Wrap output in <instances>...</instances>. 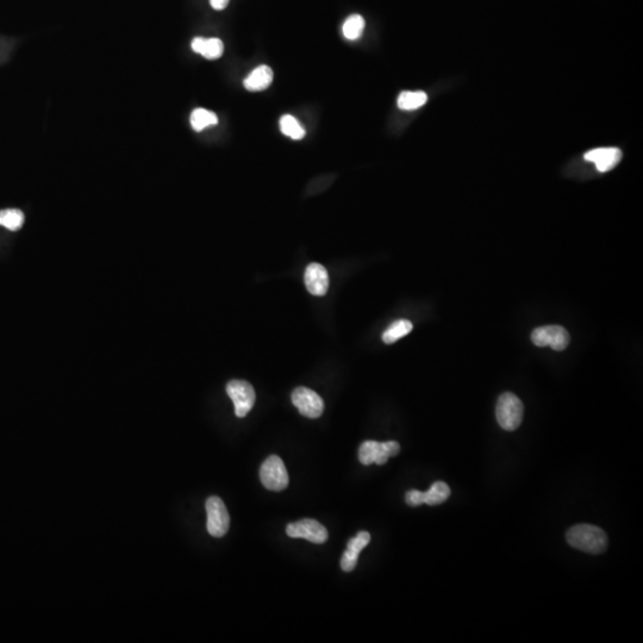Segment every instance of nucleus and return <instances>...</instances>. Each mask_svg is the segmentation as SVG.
I'll list each match as a JSON object with an SVG mask.
<instances>
[{
  "instance_id": "4468645a",
  "label": "nucleus",
  "mask_w": 643,
  "mask_h": 643,
  "mask_svg": "<svg viewBox=\"0 0 643 643\" xmlns=\"http://www.w3.org/2000/svg\"><path fill=\"white\" fill-rule=\"evenodd\" d=\"M451 496V488L444 481H437L433 483L427 492H423V504L428 506H439L446 502Z\"/></svg>"
},
{
  "instance_id": "0eeeda50",
  "label": "nucleus",
  "mask_w": 643,
  "mask_h": 643,
  "mask_svg": "<svg viewBox=\"0 0 643 643\" xmlns=\"http://www.w3.org/2000/svg\"><path fill=\"white\" fill-rule=\"evenodd\" d=\"M531 341L538 347H550L561 352L570 345V334L561 325H545L531 333Z\"/></svg>"
},
{
  "instance_id": "dca6fc26",
  "label": "nucleus",
  "mask_w": 643,
  "mask_h": 643,
  "mask_svg": "<svg viewBox=\"0 0 643 643\" xmlns=\"http://www.w3.org/2000/svg\"><path fill=\"white\" fill-rule=\"evenodd\" d=\"M428 102V95L423 91L410 92L404 91L398 97V108L405 111L419 109Z\"/></svg>"
},
{
  "instance_id": "a211bd4d",
  "label": "nucleus",
  "mask_w": 643,
  "mask_h": 643,
  "mask_svg": "<svg viewBox=\"0 0 643 643\" xmlns=\"http://www.w3.org/2000/svg\"><path fill=\"white\" fill-rule=\"evenodd\" d=\"M189 120H191V125L196 131H202L205 127L219 124L217 115L207 109L193 110Z\"/></svg>"
},
{
  "instance_id": "9b49d317",
  "label": "nucleus",
  "mask_w": 643,
  "mask_h": 643,
  "mask_svg": "<svg viewBox=\"0 0 643 643\" xmlns=\"http://www.w3.org/2000/svg\"><path fill=\"white\" fill-rule=\"evenodd\" d=\"M585 160L596 164L600 172H609L616 167L622 159V152L618 148H597L585 154Z\"/></svg>"
},
{
  "instance_id": "f8f14e48",
  "label": "nucleus",
  "mask_w": 643,
  "mask_h": 643,
  "mask_svg": "<svg viewBox=\"0 0 643 643\" xmlns=\"http://www.w3.org/2000/svg\"><path fill=\"white\" fill-rule=\"evenodd\" d=\"M273 70L266 65L258 66L244 81V86L249 92L265 91L272 85Z\"/></svg>"
},
{
  "instance_id": "f03ea898",
  "label": "nucleus",
  "mask_w": 643,
  "mask_h": 643,
  "mask_svg": "<svg viewBox=\"0 0 643 643\" xmlns=\"http://www.w3.org/2000/svg\"><path fill=\"white\" fill-rule=\"evenodd\" d=\"M524 407L520 398L511 392L503 393L498 399L496 416L499 425L506 432H513L523 419Z\"/></svg>"
},
{
  "instance_id": "423d86ee",
  "label": "nucleus",
  "mask_w": 643,
  "mask_h": 643,
  "mask_svg": "<svg viewBox=\"0 0 643 643\" xmlns=\"http://www.w3.org/2000/svg\"><path fill=\"white\" fill-rule=\"evenodd\" d=\"M226 393L233 400L237 417H246L256 400L254 387L244 380H231L226 385Z\"/></svg>"
},
{
  "instance_id": "aec40b11",
  "label": "nucleus",
  "mask_w": 643,
  "mask_h": 643,
  "mask_svg": "<svg viewBox=\"0 0 643 643\" xmlns=\"http://www.w3.org/2000/svg\"><path fill=\"white\" fill-rule=\"evenodd\" d=\"M24 224V214L19 209H6L0 211V226L11 231H17Z\"/></svg>"
},
{
  "instance_id": "20e7f679",
  "label": "nucleus",
  "mask_w": 643,
  "mask_h": 643,
  "mask_svg": "<svg viewBox=\"0 0 643 643\" xmlns=\"http://www.w3.org/2000/svg\"><path fill=\"white\" fill-rule=\"evenodd\" d=\"M260 480L262 485L269 491L279 492L288 486V469L283 465V460L276 456V455H271L260 469Z\"/></svg>"
},
{
  "instance_id": "7ed1b4c3",
  "label": "nucleus",
  "mask_w": 643,
  "mask_h": 643,
  "mask_svg": "<svg viewBox=\"0 0 643 643\" xmlns=\"http://www.w3.org/2000/svg\"><path fill=\"white\" fill-rule=\"evenodd\" d=\"M400 446L396 441L377 442L365 441L359 448V460L361 464L368 466L372 464L384 465L390 458L399 454Z\"/></svg>"
},
{
  "instance_id": "f3484780",
  "label": "nucleus",
  "mask_w": 643,
  "mask_h": 643,
  "mask_svg": "<svg viewBox=\"0 0 643 643\" xmlns=\"http://www.w3.org/2000/svg\"><path fill=\"white\" fill-rule=\"evenodd\" d=\"M365 30V19L360 15L349 16L342 26L343 36L349 41L359 40Z\"/></svg>"
},
{
  "instance_id": "393cba45",
  "label": "nucleus",
  "mask_w": 643,
  "mask_h": 643,
  "mask_svg": "<svg viewBox=\"0 0 643 643\" xmlns=\"http://www.w3.org/2000/svg\"><path fill=\"white\" fill-rule=\"evenodd\" d=\"M229 1L230 0H210V4L214 10L221 11V10H224L228 6Z\"/></svg>"
},
{
  "instance_id": "ddd939ff",
  "label": "nucleus",
  "mask_w": 643,
  "mask_h": 643,
  "mask_svg": "<svg viewBox=\"0 0 643 643\" xmlns=\"http://www.w3.org/2000/svg\"><path fill=\"white\" fill-rule=\"evenodd\" d=\"M193 51L198 54L203 55L207 60H217L221 58L224 51V44L219 38H204L196 37L191 43Z\"/></svg>"
},
{
  "instance_id": "6ab92c4d",
  "label": "nucleus",
  "mask_w": 643,
  "mask_h": 643,
  "mask_svg": "<svg viewBox=\"0 0 643 643\" xmlns=\"http://www.w3.org/2000/svg\"><path fill=\"white\" fill-rule=\"evenodd\" d=\"M279 125L281 132L288 136V137H291L292 140L298 141V140H302L305 136V129L300 125L298 120H296L293 116L283 115L280 118Z\"/></svg>"
},
{
  "instance_id": "39448f33",
  "label": "nucleus",
  "mask_w": 643,
  "mask_h": 643,
  "mask_svg": "<svg viewBox=\"0 0 643 643\" xmlns=\"http://www.w3.org/2000/svg\"><path fill=\"white\" fill-rule=\"evenodd\" d=\"M207 513V531L214 538H223L230 527V516L226 506L219 497H210L205 504Z\"/></svg>"
},
{
  "instance_id": "b1692460",
  "label": "nucleus",
  "mask_w": 643,
  "mask_h": 643,
  "mask_svg": "<svg viewBox=\"0 0 643 643\" xmlns=\"http://www.w3.org/2000/svg\"><path fill=\"white\" fill-rule=\"evenodd\" d=\"M422 494H423V492H421V491H409V492H407V496H405V502L407 503V506H422V504H423V497H422Z\"/></svg>"
},
{
  "instance_id": "2eb2a0df",
  "label": "nucleus",
  "mask_w": 643,
  "mask_h": 643,
  "mask_svg": "<svg viewBox=\"0 0 643 643\" xmlns=\"http://www.w3.org/2000/svg\"><path fill=\"white\" fill-rule=\"evenodd\" d=\"M412 328H414V325H412L410 320H396L382 334V341L385 342L386 345H392V343L398 341L400 338L410 334L411 331H412Z\"/></svg>"
},
{
  "instance_id": "1a4fd4ad",
  "label": "nucleus",
  "mask_w": 643,
  "mask_h": 643,
  "mask_svg": "<svg viewBox=\"0 0 643 643\" xmlns=\"http://www.w3.org/2000/svg\"><path fill=\"white\" fill-rule=\"evenodd\" d=\"M286 534L290 538H305L308 541L316 543V545H322L327 541L328 536H329L327 529L320 522L311 520V518L288 524L286 528Z\"/></svg>"
},
{
  "instance_id": "5701e85b",
  "label": "nucleus",
  "mask_w": 643,
  "mask_h": 643,
  "mask_svg": "<svg viewBox=\"0 0 643 643\" xmlns=\"http://www.w3.org/2000/svg\"><path fill=\"white\" fill-rule=\"evenodd\" d=\"M357 558H359V556L354 555V554L349 552V550H345V552L343 553V556H342L341 559L342 570H345V572H352L356 567Z\"/></svg>"
},
{
  "instance_id": "f257e3e1",
  "label": "nucleus",
  "mask_w": 643,
  "mask_h": 643,
  "mask_svg": "<svg viewBox=\"0 0 643 643\" xmlns=\"http://www.w3.org/2000/svg\"><path fill=\"white\" fill-rule=\"evenodd\" d=\"M568 545L590 554H602L607 549V536L605 531L591 524H578L567 531Z\"/></svg>"
},
{
  "instance_id": "9d476101",
  "label": "nucleus",
  "mask_w": 643,
  "mask_h": 643,
  "mask_svg": "<svg viewBox=\"0 0 643 643\" xmlns=\"http://www.w3.org/2000/svg\"><path fill=\"white\" fill-rule=\"evenodd\" d=\"M304 280L308 291L313 296L322 297L325 296L329 290V276L327 269L320 263L313 262L306 267Z\"/></svg>"
},
{
  "instance_id": "4be33fe9",
  "label": "nucleus",
  "mask_w": 643,
  "mask_h": 643,
  "mask_svg": "<svg viewBox=\"0 0 643 643\" xmlns=\"http://www.w3.org/2000/svg\"><path fill=\"white\" fill-rule=\"evenodd\" d=\"M335 179H336V175L335 174L320 175L318 178L311 180L309 186H308V191H309L310 194L320 193V191H324V189H328V187L333 184Z\"/></svg>"
},
{
  "instance_id": "412c9836",
  "label": "nucleus",
  "mask_w": 643,
  "mask_h": 643,
  "mask_svg": "<svg viewBox=\"0 0 643 643\" xmlns=\"http://www.w3.org/2000/svg\"><path fill=\"white\" fill-rule=\"evenodd\" d=\"M370 541H371V535H370V533H367V531H361V533L357 534L356 538H352V540L348 542L347 550L352 553L354 555L359 556L361 550L370 543Z\"/></svg>"
},
{
  "instance_id": "6e6552de",
  "label": "nucleus",
  "mask_w": 643,
  "mask_h": 643,
  "mask_svg": "<svg viewBox=\"0 0 643 643\" xmlns=\"http://www.w3.org/2000/svg\"><path fill=\"white\" fill-rule=\"evenodd\" d=\"M292 403L298 409L299 412L305 417L318 418L324 411V402L318 393L308 387H297L292 392Z\"/></svg>"
}]
</instances>
